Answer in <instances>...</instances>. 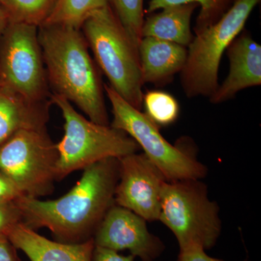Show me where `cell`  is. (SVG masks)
Returning a JSON list of instances; mask_svg holds the SVG:
<instances>
[{
	"label": "cell",
	"mask_w": 261,
	"mask_h": 261,
	"mask_svg": "<svg viewBox=\"0 0 261 261\" xmlns=\"http://www.w3.org/2000/svg\"><path fill=\"white\" fill-rule=\"evenodd\" d=\"M83 171L74 187L56 200L27 195L16 199L22 222L35 231L48 228L61 243H80L93 238L103 218L115 205L119 161L109 158Z\"/></svg>",
	"instance_id": "obj_1"
},
{
	"label": "cell",
	"mask_w": 261,
	"mask_h": 261,
	"mask_svg": "<svg viewBox=\"0 0 261 261\" xmlns=\"http://www.w3.org/2000/svg\"><path fill=\"white\" fill-rule=\"evenodd\" d=\"M38 35L53 94L78 106L90 121L109 126L104 84L82 30L44 25Z\"/></svg>",
	"instance_id": "obj_2"
},
{
	"label": "cell",
	"mask_w": 261,
	"mask_h": 261,
	"mask_svg": "<svg viewBox=\"0 0 261 261\" xmlns=\"http://www.w3.org/2000/svg\"><path fill=\"white\" fill-rule=\"evenodd\" d=\"M81 30L97 66L107 76L110 87L130 106L141 111L144 84L139 48L110 5L89 17Z\"/></svg>",
	"instance_id": "obj_3"
},
{
	"label": "cell",
	"mask_w": 261,
	"mask_h": 261,
	"mask_svg": "<svg viewBox=\"0 0 261 261\" xmlns=\"http://www.w3.org/2000/svg\"><path fill=\"white\" fill-rule=\"evenodd\" d=\"M51 102L61 110L64 119V135L56 144L57 181L102 160L121 159L140 150L138 144L125 132L87 119L65 98L51 94Z\"/></svg>",
	"instance_id": "obj_4"
},
{
	"label": "cell",
	"mask_w": 261,
	"mask_h": 261,
	"mask_svg": "<svg viewBox=\"0 0 261 261\" xmlns=\"http://www.w3.org/2000/svg\"><path fill=\"white\" fill-rule=\"evenodd\" d=\"M200 180L167 181L163 185L159 221L172 231L179 250H209L221 235L219 205L210 200L207 185Z\"/></svg>",
	"instance_id": "obj_5"
},
{
	"label": "cell",
	"mask_w": 261,
	"mask_h": 261,
	"mask_svg": "<svg viewBox=\"0 0 261 261\" xmlns=\"http://www.w3.org/2000/svg\"><path fill=\"white\" fill-rule=\"evenodd\" d=\"M260 0H236L221 18L194 37L181 71L182 88L189 98L210 97L219 87L221 57L241 33Z\"/></svg>",
	"instance_id": "obj_6"
},
{
	"label": "cell",
	"mask_w": 261,
	"mask_h": 261,
	"mask_svg": "<svg viewBox=\"0 0 261 261\" xmlns=\"http://www.w3.org/2000/svg\"><path fill=\"white\" fill-rule=\"evenodd\" d=\"M104 90L112 107L113 119L110 126L135 140L167 181L205 177L207 168L197 161L193 151H189L183 144L171 145L145 113L130 106L107 84H104Z\"/></svg>",
	"instance_id": "obj_7"
},
{
	"label": "cell",
	"mask_w": 261,
	"mask_h": 261,
	"mask_svg": "<svg viewBox=\"0 0 261 261\" xmlns=\"http://www.w3.org/2000/svg\"><path fill=\"white\" fill-rule=\"evenodd\" d=\"M58 157L47 128L19 130L0 146V171L24 195L40 199L54 191Z\"/></svg>",
	"instance_id": "obj_8"
},
{
	"label": "cell",
	"mask_w": 261,
	"mask_h": 261,
	"mask_svg": "<svg viewBox=\"0 0 261 261\" xmlns=\"http://www.w3.org/2000/svg\"><path fill=\"white\" fill-rule=\"evenodd\" d=\"M39 27L9 23L0 37V81L33 101L51 100Z\"/></svg>",
	"instance_id": "obj_9"
},
{
	"label": "cell",
	"mask_w": 261,
	"mask_h": 261,
	"mask_svg": "<svg viewBox=\"0 0 261 261\" xmlns=\"http://www.w3.org/2000/svg\"><path fill=\"white\" fill-rule=\"evenodd\" d=\"M119 161V178L115 204L128 209L147 221H159L161 193L167 181L145 153L123 156Z\"/></svg>",
	"instance_id": "obj_10"
},
{
	"label": "cell",
	"mask_w": 261,
	"mask_h": 261,
	"mask_svg": "<svg viewBox=\"0 0 261 261\" xmlns=\"http://www.w3.org/2000/svg\"><path fill=\"white\" fill-rule=\"evenodd\" d=\"M96 246L128 250L141 261H156L165 250L161 239L149 232L147 221L128 209L113 205L93 236Z\"/></svg>",
	"instance_id": "obj_11"
},
{
	"label": "cell",
	"mask_w": 261,
	"mask_h": 261,
	"mask_svg": "<svg viewBox=\"0 0 261 261\" xmlns=\"http://www.w3.org/2000/svg\"><path fill=\"white\" fill-rule=\"evenodd\" d=\"M229 73L210 97L214 104L226 102L240 91L261 84V46L244 32L227 49Z\"/></svg>",
	"instance_id": "obj_12"
},
{
	"label": "cell",
	"mask_w": 261,
	"mask_h": 261,
	"mask_svg": "<svg viewBox=\"0 0 261 261\" xmlns=\"http://www.w3.org/2000/svg\"><path fill=\"white\" fill-rule=\"evenodd\" d=\"M5 236L31 261H92L93 238L80 243H64L48 240L23 222L7 229Z\"/></svg>",
	"instance_id": "obj_13"
},
{
	"label": "cell",
	"mask_w": 261,
	"mask_h": 261,
	"mask_svg": "<svg viewBox=\"0 0 261 261\" xmlns=\"http://www.w3.org/2000/svg\"><path fill=\"white\" fill-rule=\"evenodd\" d=\"M51 104L27 99L0 82V146L19 130L47 128Z\"/></svg>",
	"instance_id": "obj_14"
},
{
	"label": "cell",
	"mask_w": 261,
	"mask_h": 261,
	"mask_svg": "<svg viewBox=\"0 0 261 261\" xmlns=\"http://www.w3.org/2000/svg\"><path fill=\"white\" fill-rule=\"evenodd\" d=\"M142 83L166 84L187 61L186 47L152 37H144L139 45Z\"/></svg>",
	"instance_id": "obj_15"
},
{
	"label": "cell",
	"mask_w": 261,
	"mask_h": 261,
	"mask_svg": "<svg viewBox=\"0 0 261 261\" xmlns=\"http://www.w3.org/2000/svg\"><path fill=\"white\" fill-rule=\"evenodd\" d=\"M198 7L197 3H187L167 7L160 13H153L144 21L142 38H155L187 47L194 38L191 19Z\"/></svg>",
	"instance_id": "obj_16"
},
{
	"label": "cell",
	"mask_w": 261,
	"mask_h": 261,
	"mask_svg": "<svg viewBox=\"0 0 261 261\" xmlns=\"http://www.w3.org/2000/svg\"><path fill=\"white\" fill-rule=\"evenodd\" d=\"M109 5L108 0H57L44 25H61L81 29L84 22Z\"/></svg>",
	"instance_id": "obj_17"
},
{
	"label": "cell",
	"mask_w": 261,
	"mask_h": 261,
	"mask_svg": "<svg viewBox=\"0 0 261 261\" xmlns=\"http://www.w3.org/2000/svg\"><path fill=\"white\" fill-rule=\"evenodd\" d=\"M236 0H150L147 13L152 14L156 10L174 5L197 3L200 6L194 31L195 35L200 34L216 23L232 6Z\"/></svg>",
	"instance_id": "obj_18"
},
{
	"label": "cell",
	"mask_w": 261,
	"mask_h": 261,
	"mask_svg": "<svg viewBox=\"0 0 261 261\" xmlns=\"http://www.w3.org/2000/svg\"><path fill=\"white\" fill-rule=\"evenodd\" d=\"M57 0H6L4 5L9 23L39 27L54 9Z\"/></svg>",
	"instance_id": "obj_19"
},
{
	"label": "cell",
	"mask_w": 261,
	"mask_h": 261,
	"mask_svg": "<svg viewBox=\"0 0 261 261\" xmlns=\"http://www.w3.org/2000/svg\"><path fill=\"white\" fill-rule=\"evenodd\" d=\"M117 18L139 48L142 40V29L145 21L144 0H108Z\"/></svg>",
	"instance_id": "obj_20"
},
{
	"label": "cell",
	"mask_w": 261,
	"mask_h": 261,
	"mask_svg": "<svg viewBox=\"0 0 261 261\" xmlns=\"http://www.w3.org/2000/svg\"><path fill=\"white\" fill-rule=\"evenodd\" d=\"M145 114L157 126H168L177 120L179 106L171 94L161 91H149L143 95Z\"/></svg>",
	"instance_id": "obj_21"
},
{
	"label": "cell",
	"mask_w": 261,
	"mask_h": 261,
	"mask_svg": "<svg viewBox=\"0 0 261 261\" xmlns=\"http://www.w3.org/2000/svg\"><path fill=\"white\" fill-rule=\"evenodd\" d=\"M22 222V214L15 201L0 203V235L10 226Z\"/></svg>",
	"instance_id": "obj_22"
},
{
	"label": "cell",
	"mask_w": 261,
	"mask_h": 261,
	"mask_svg": "<svg viewBox=\"0 0 261 261\" xmlns=\"http://www.w3.org/2000/svg\"><path fill=\"white\" fill-rule=\"evenodd\" d=\"M22 195L23 192L14 182L0 171V203L13 202Z\"/></svg>",
	"instance_id": "obj_23"
},
{
	"label": "cell",
	"mask_w": 261,
	"mask_h": 261,
	"mask_svg": "<svg viewBox=\"0 0 261 261\" xmlns=\"http://www.w3.org/2000/svg\"><path fill=\"white\" fill-rule=\"evenodd\" d=\"M176 261H225L209 256L202 247H191L180 250Z\"/></svg>",
	"instance_id": "obj_24"
},
{
	"label": "cell",
	"mask_w": 261,
	"mask_h": 261,
	"mask_svg": "<svg viewBox=\"0 0 261 261\" xmlns=\"http://www.w3.org/2000/svg\"><path fill=\"white\" fill-rule=\"evenodd\" d=\"M135 259L132 255L125 256L115 250L95 245L92 261H135Z\"/></svg>",
	"instance_id": "obj_25"
},
{
	"label": "cell",
	"mask_w": 261,
	"mask_h": 261,
	"mask_svg": "<svg viewBox=\"0 0 261 261\" xmlns=\"http://www.w3.org/2000/svg\"><path fill=\"white\" fill-rule=\"evenodd\" d=\"M13 246L5 235H0V261H20Z\"/></svg>",
	"instance_id": "obj_26"
},
{
	"label": "cell",
	"mask_w": 261,
	"mask_h": 261,
	"mask_svg": "<svg viewBox=\"0 0 261 261\" xmlns=\"http://www.w3.org/2000/svg\"><path fill=\"white\" fill-rule=\"evenodd\" d=\"M9 24V20H8V15H7L6 11L2 3H0V37L5 32V29Z\"/></svg>",
	"instance_id": "obj_27"
},
{
	"label": "cell",
	"mask_w": 261,
	"mask_h": 261,
	"mask_svg": "<svg viewBox=\"0 0 261 261\" xmlns=\"http://www.w3.org/2000/svg\"><path fill=\"white\" fill-rule=\"evenodd\" d=\"M0 3H1L2 5H3V7H4L5 3H6V0H0Z\"/></svg>",
	"instance_id": "obj_28"
},
{
	"label": "cell",
	"mask_w": 261,
	"mask_h": 261,
	"mask_svg": "<svg viewBox=\"0 0 261 261\" xmlns=\"http://www.w3.org/2000/svg\"><path fill=\"white\" fill-rule=\"evenodd\" d=\"M0 82H1V81H0Z\"/></svg>",
	"instance_id": "obj_29"
}]
</instances>
